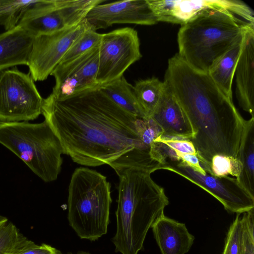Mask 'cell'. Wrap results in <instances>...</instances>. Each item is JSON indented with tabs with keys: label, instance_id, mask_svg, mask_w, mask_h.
Wrapping results in <instances>:
<instances>
[{
	"label": "cell",
	"instance_id": "26",
	"mask_svg": "<svg viewBox=\"0 0 254 254\" xmlns=\"http://www.w3.org/2000/svg\"><path fill=\"white\" fill-rule=\"evenodd\" d=\"M102 36L89 25L73 42L59 64L72 60L99 45Z\"/></svg>",
	"mask_w": 254,
	"mask_h": 254
},
{
	"label": "cell",
	"instance_id": "3",
	"mask_svg": "<svg viewBox=\"0 0 254 254\" xmlns=\"http://www.w3.org/2000/svg\"><path fill=\"white\" fill-rule=\"evenodd\" d=\"M254 12L239 0H224L206 8L182 25L179 55L195 69L208 73L215 62L254 23Z\"/></svg>",
	"mask_w": 254,
	"mask_h": 254
},
{
	"label": "cell",
	"instance_id": "32",
	"mask_svg": "<svg viewBox=\"0 0 254 254\" xmlns=\"http://www.w3.org/2000/svg\"><path fill=\"white\" fill-rule=\"evenodd\" d=\"M3 217L0 215V220Z\"/></svg>",
	"mask_w": 254,
	"mask_h": 254
},
{
	"label": "cell",
	"instance_id": "10",
	"mask_svg": "<svg viewBox=\"0 0 254 254\" xmlns=\"http://www.w3.org/2000/svg\"><path fill=\"white\" fill-rule=\"evenodd\" d=\"M142 55L137 32L125 27L102 34L99 46L98 86L123 75Z\"/></svg>",
	"mask_w": 254,
	"mask_h": 254
},
{
	"label": "cell",
	"instance_id": "23",
	"mask_svg": "<svg viewBox=\"0 0 254 254\" xmlns=\"http://www.w3.org/2000/svg\"><path fill=\"white\" fill-rule=\"evenodd\" d=\"M165 87L164 82L152 77L137 81L133 89L138 103L146 118L156 109Z\"/></svg>",
	"mask_w": 254,
	"mask_h": 254
},
{
	"label": "cell",
	"instance_id": "12",
	"mask_svg": "<svg viewBox=\"0 0 254 254\" xmlns=\"http://www.w3.org/2000/svg\"><path fill=\"white\" fill-rule=\"evenodd\" d=\"M99 46L56 66L51 74L55 79L54 97L63 99L98 86Z\"/></svg>",
	"mask_w": 254,
	"mask_h": 254
},
{
	"label": "cell",
	"instance_id": "6",
	"mask_svg": "<svg viewBox=\"0 0 254 254\" xmlns=\"http://www.w3.org/2000/svg\"><path fill=\"white\" fill-rule=\"evenodd\" d=\"M0 143L15 154L45 182L57 180L64 149L49 124H0Z\"/></svg>",
	"mask_w": 254,
	"mask_h": 254
},
{
	"label": "cell",
	"instance_id": "31",
	"mask_svg": "<svg viewBox=\"0 0 254 254\" xmlns=\"http://www.w3.org/2000/svg\"><path fill=\"white\" fill-rule=\"evenodd\" d=\"M59 254H61L60 253ZM76 254H88L87 253H85V252H80L79 253H77Z\"/></svg>",
	"mask_w": 254,
	"mask_h": 254
},
{
	"label": "cell",
	"instance_id": "27",
	"mask_svg": "<svg viewBox=\"0 0 254 254\" xmlns=\"http://www.w3.org/2000/svg\"><path fill=\"white\" fill-rule=\"evenodd\" d=\"M241 169V163L237 158L215 155L211 161V173L217 177H225L231 175L237 178Z\"/></svg>",
	"mask_w": 254,
	"mask_h": 254
},
{
	"label": "cell",
	"instance_id": "29",
	"mask_svg": "<svg viewBox=\"0 0 254 254\" xmlns=\"http://www.w3.org/2000/svg\"><path fill=\"white\" fill-rule=\"evenodd\" d=\"M244 213L241 217L243 230L241 254H254V209Z\"/></svg>",
	"mask_w": 254,
	"mask_h": 254
},
{
	"label": "cell",
	"instance_id": "7",
	"mask_svg": "<svg viewBox=\"0 0 254 254\" xmlns=\"http://www.w3.org/2000/svg\"><path fill=\"white\" fill-rule=\"evenodd\" d=\"M105 0H36L18 24L34 37L74 27L89 11Z\"/></svg>",
	"mask_w": 254,
	"mask_h": 254
},
{
	"label": "cell",
	"instance_id": "13",
	"mask_svg": "<svg viewBox=\"0 0 254 254\" xmlns=\"http://www.w3.org/2000/svg\"><path fill=\"white\" fill-rule=\"evenodd\" d=\"M84 20L95 31L115 24L152 25L158 22L148 0H127L93 7Z\"/></svg>",
	"mask_w": 254,
	"mask_h": 254
},
{
	"label": "cell",
	"instance_id": "30",
	"mask_svg": "<svg viewBox=\"0 0 254 254\" xmlns=\"http://www.w3.org/2000/svg\"><path fill=\"white\" fill-rule=\"evenodd\" d=\"M59 251L50 245L42 244H35L21 254H59Z\"/></svg>",
	"mask_w": 254,
	"mask_h": 254
},
{
	"label": "cell",
	"instance_id": "14",
	"mask_svg": "<svg viewBox=\"0 0 254 254\" xmlns=\"http://www.w3.org/2000/svg\"><path fill=\"white\" fill-rule=\"evenodd\" d=\"M235 74L239 104L254 118V24L250 25L245 32Z\"/></svg>",
	"mask_w": 254,
	"mask_h": 254
},
{
	"label": "cell",
	"instance_id": "16",
	"mask_svg": "<svg viewBox=\"0 0 254 254\" xmlns=\"http://www.w3.org/2000/svg\"><path fill=\"white\" fill-rule=\"evenodd\" d=\"M162 254H185L193 243L194 237L184 223L165 216H159L151 227Z\"/></svg>",
	"mask_w": 254,
	"mask_h": 254
},
{
	"label": "cell",
	"instance_id": "22",
	"mask_svg": "<svg viewBox=\"0 0 254 254\" xmlns=\"http://www.w3.org/2000/svg\"><path fill=\"white\" fill-rule=\"evenodd\" d=\"M149 153L152 158L160 164L167 159L180 160L183 155L197 154L193 144L190 140L162 135L151 144Z\"/></svg>",
	"mask_w": 254,
	"mask_h": 254
},
{
	"label": "cell",
	"instance_id": "4",
	"mask_svg": "<svg viewBox=\"0 0 254 254\" xmlns=\"http://www.w3.org/2000/svg\"><path fill=\"white\" fill-rule=\"evenodd\" d=\"M152 173L130 167L118 175L117 230L112 238L117 253L138 254L148 230L169 203L163 188L151 178Z\"/></svg>",
	"mask_w": 254,
	"mask_h": 254
},
{
	"label": "cell",
	"instance_id": "15",
	"mask_svg": "<svg viewBox=\"0 0 254 254\" xmlns=\"http://www.w3.org/2000/svg\"><path fill=\"white\" fill-rule=\"evenodd\" d=\"M150 117L162 129V136L190 140L194 135L189 119L165 83L160 101Z\"/></svg>",
	"mask_w": 254,
	"mask_h": 254
},
{
	"label": "cell",
	"instance_id": "17",
	"mask_svg": "<svg viewBox=\"0 0 254 254\" xmlns=\"http://www.w3.org/2000/svg\"><path fill=\"white\" fill-rule=\"evenodd\" d=\"M34 37L19 25L0 34V72L27 65Z\"/></svg>",
	"mask_w": 254,
	"mask_h": 254
},
{
	"label": "cell",
	"instance_id": "18",
	"mask_svg": "<svg viewBox=\"0 0 254 254\" xmlns=\"http://www.w3.org/2000/svg\"><path fill=\"white\" fill-rule=\"evenodd\" d=\"M224 0H148L158 22L181 25L202 10L221 4Z\"/></svg>",
	"mask_w": 254,
	"mask_h": 254
},
{
	"label": "cell",
	"instance_id": "20",
	"mask_svg": "<svg viewBox=\"0 0 254 254\" xmlns=\"http://www.w3.org/2000/svg\"><path fill=\"white\" fill-rule=\"evenodd\" d=\"M237 158L242 169L236 178L254 196V118L245 120Z\"/></svg>",
	"mask_w": 254,
	"mask_h": 254
},
{
	"label": "cell",
	"instance_id": "19",
	"mask_svg": "<svg viewBox=\"0 0 254 254\" xmlns=\"http://www.w3.org/2000/svg\"><path fill=\"white\" fill-rule=\"evenodd\" d=\"M244 36V34L215 62L208 72L219 89L232 100V81L242 51Z\"/></svg>",
	"mask_w": 254,
	"mask_h": 254
},
{
	"label": "cell",
	"instance_id": "25",
	"mask_svg": "<svg viewBox=\"0 0 254 254\" xmlns=\"http://www.w3.org/2000/svg\"><path fill=\"white\" fill-rule=\"evenodd\" d=\"M36 0H0V25L5 31L16 26L24 11Z\"/></svg>",
	"mask_w": 254,
	"mask_h": 254
},
{
	"label": "cell",
	"instance_id": "21",
	"mask_svg": "<svg viewBox=\"0 0 254 254\" xmlns=\"http://www.w3.org/2000/svg\"><path fill=\"white\" fill-rule=\"evenodd\" d=\"M98 87L111 100L124 110L138 118H146L137 101L133 86L127 81L124 75Z\"/></svg>",
	"mask_w": 254,
	"mask_h": 254
},
{
	"label": "cell",
	"instance_id": "28",
	"mask_svg": "<svg viewBox=\"0 0 254 254\" xmlns=\"http://www.w3.org/2000/svg\"><path fill=\"white\" fill-rule=\"evenodd\" d=\"M240 214L237 213L235 220L229 228L222 254H242L243 230Z\"/></svg>",
	"mask_w": 254,
	"mask_h": 254
},
{
	"label": "cell",
	"instance_id": "9",
	"mask_svg": "<svg viewBox=\"0 0 254 254\" xmlns=\"http://www.w3.org/2000/svg\"><path fill=\"white\" fill-rule=\"evenodd\" d=\"M159 170L172 172L199 186L216 198L229 212L241 214L254 208V196L236 178L217 177L203 170L199 171L181 160L167 159Z\"/></svg>",
	"mask_w": 254,
	"mask_h": 254
},
{
	"label": "cell",
	"instance_id": "1",
	"mask_svg": "<svg viewBox=\"0 0 254 254\" xmlns=\"http://www.w3.org/2000/svg\"><path fill=\"white\" fill-rule=\"evenodd\" d=\"M42 114L64 154L80 165H109L133 148L150 150L137 132L138 118L114 103L98 86L58 99H44Z\"/></svg>",
	"mask_w": 254,
	"mask_h": 254
},
{
	"label": "cell",
	"instance_id": "8",
	"mask_svg": "<svg viewBox=\"0 0 254 254\" xmlns=\"http://www.w3.org/2000/svg\"><path fill=\"white\" fill-rule=\"evenodd\" d=\"M43 100L29 73L16 68L0 72V124L37 119Z\"/></svg>",
	"mask_w": 254,
	"mask_h": 254
},
{
	"label": "cell",
	"instance_id": "11",
	"mask_svg": "<svg viewBox=\"0 0 254 254\" xmlns=\"http://www.w3.org/2000/svg\"><path fill=\"white\" fill-rule=\"evenodd\" d=\"M89 26L84 19L71 28L35 37L27 64L33 80L44 81L51 75L73 42Z\"/></svg>",
	"mask_w": 254,
	"mask_h": 254
},
{
	"label": "cell",
	"instance_id": "24",
	"mask_svg": "<svg viewBox=\"0 0 254 254\" xmlns=\"http://www.w3.org/2000/svg\"><path fill=\"white\" fill-rule=\"evenodd\" d=\"M35 244L7 218L0 220V254H21Z\"/></svg>",
	"mask_w": 254,
	"mask_h": 254
},
{
	"label": "cell",
	"instance_id": "5",
	"mask_svg": "<svg viewBox=\"0 0 254 254\" xmlns=\"http://www.w3.org/2000/svg\"><path fill=\"white\" fill-rule=\"evenodd\" d=\"M67 219L81 239L95 241L107 232L112 203L106 177L79 167L73 172L68 190Z\"/></svg>",
	"mask_w": 254,
	"mask_h": 254
},
{
	"label": "cell",
	"instance_id": "2",
	"mask_svg": "<svg viewBox=\"0 0 254 254\" xmlns=\"http://www.w3.org/2000/svg\"><path fill=\"white\" fill-rule=\"evenodd\" d=\"M164 82L187 116L202 168L211 173L215 155L237 158L245 120L208 73L190 66L178 54L168 60Z\"/></svg>",
	"mask_w": 254,
	"mask_h": 254
}]
</instances>
